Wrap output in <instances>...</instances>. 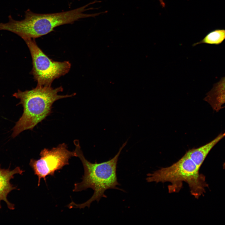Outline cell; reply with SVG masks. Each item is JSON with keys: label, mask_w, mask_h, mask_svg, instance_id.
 Masks as SVG:
<instances>
[{"label": "cell", "mask_w": 225, "mask_h": 225, "mask_svg": "<svg viewBox=\"0 0 225 225\" xmlns=\"http://www.w3.org/2000/svg\"><path fill=\"white\" fill-rule=\"evenodd\" d=\"M208 155L200 147L189 149L170 166L148 174L146 180L148 182H170L168 186L169 193L179 191L184 182L188 184L191 194L198 199L204 195L208 187L205 176L199 172Z\"/></svg>", "instance_id": "obj_1"}, {"label": "cell", "mask_w": 225, "mask_h": 225, "mask_svg": "<svg viewBox=\"0 0 225 225\" xmlns=\"http://www.w3.org/2000/svg\"><path fill=\"white\" fill-rule=\"evenodd\" d=\"M127 141L123 143L117 154L111 159L100 163H92L84 156L78 140L74 141L75 147L74 151L76 153V157H78L82 162L84 174L82 181L74 184L73 191L80 192L91 188L93 190L94 193L89 199L83 203L77 204L72 202L68 206L69 208H89L91 203L94 201L98 202L102 198H107L104 192L108 189L123 191L117 187L120 184L117 180L116 169L119 156Z\"/></svg>", "instance_id": "obj_2"}, {"label": "cell", "mask_w": 225, "mask_h": 225, "mask_svg": "<svg viewBox=\"0 0 225 225\" xmlns=\"http://www.w3.org/2000/svg\"><path fill=\"white\" fill-rule=\"evenodd\" d=\"M95 2L94 1L71 10L55 13L38 14L28 9L25 12V18L21 20H15L10 15L8 22L0 23V30L15 33L24 40L35 39L50 33L57 27L72 24L79 19L94 17L100 14L83 12L88 10L87 8L89 5Z\"/></svg>", "instance_id": "obj_3"}, {"label": "cell", "mask_w": 225, "mask_h": 225, "mask_svg": "<svg viewBox=\"0 0 225 225\" xmlns=\"http://www.w3.org/2000/svg\"><path fill=\"white\" fill-rule=\"evenodd\" d=\"M63 91L62 86L54 88L51 86L37 85L30 90L22 91L18 90L13 96L20 100L17 105H21L23 113L12 129V137L15 138L22 132L32 130L52 111V106L56 101L62 98L72 97L75 95H61L59 92Z\"/></svg>", "instance_id": "obj_4"}, {"label": "cell", "mask_w": 225, "mask_h": 225, "mask_svg": "<svg viewBox=\"0 0 225 225\" xmlns=\"http://www.w3.org/2000/svg\"><path fill=\"white\" fill-rule=\"evenodd\" d=\"M30 51L32 67L30 74L38 86H51L53 81L68 73L71 68L69 61L58 62L50 58L37 45L35 39L24 40Z\"/></svg>", "instance_id": "obj_5"}, {"label": "cell", "mask_w": 225, "mask_h": 225, "mask_svg": "<svg viewBox=\"0 0 225 225\" xmlns=\"http://www.w3.org/2000/svg\"><path fill=\"white\" fill-rule=\"evenodd\" d=\"M40 155L39 159H31L29 162L34 174L38 177V186L42 178L46 182L47 176H54L56 171L69 164L70 158L76 157L75 152L69 151L67 144L64 143L51 149L44 148L40 152Z\"/></svg>", "instance_id": "obj_6"}, {"label": "cell", "mask_w": 225, "mask_h": 225, "mask_svg": "<svg viewBox=\"0 0 225 225\" xmlns=\"http://www.w3.org/2000/svg\"><path fill=\"white\" fill-rule=\"evenodd\" d=\"M24 171L19 167L12 170L10 169V168L7 169H2L0 165V208H1V201H3L9 209L12 210L15 209L14 205L7 199L8 194L12 190L17 189V187L14 186L10 181L14 178L15 174H22Z\"/></svg>", "instance_id": "obj_7"}, {"label": "cell", "mask_w": 225, "mask_h": 225, "mask_svg": "<svg viewBox=\"0 0 225 225\" xmlns=\"http://www.w3.org/2000/svg\"><path fill=\"white\" fill-rule=\"evenodd\" d=\"M204 100L218 112L225 103V77L216 83L206 94Z\"/></svg>", "instance_id": "obj_8"}, {"label": "cell", "mask_w": 225, "mask_h": 225, "mask_svg": "<svg viewBox=\"0 0 225 225\" xmlns=\"http://www.w3.org/2000/svg\"><path fill=\"white\" fill-rule=\"evenodd\" d=\"M225 39V29H217L212 31L208 33L200 41L194 43L193 46L205 43L210 44L218 45Z\"/></svg>", "instance_id": "obj_9"}, {"label": "cell", "mask_w": 225, "mask_h": 225, "mask_svg": "<svg viewBox=\"0 0 225 225\" xmlns=\"http://www.w3.org/2000/svg\"><path fill=\"white\" fill-rule=\"evenodd\" d=\"M161 5L163 7H164L165 6V4L163 1V0H159Z\"/></svg>", "instance_id": "obj_10"}, {"label": "cell", "mask_w": 225, "mask_h": 225, "mask_svg": "<svg viewBox=\"0 0 225 225\" xmlns=\"http://www.w3.org/2000/svg\"><path fill=\"white\" fill-rule=\"evenodd\" d=\"M223 169H225V162H224L223 164Z\"/></svg>", "instance_id": "obj_11"}]
</instances>
